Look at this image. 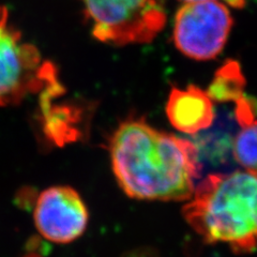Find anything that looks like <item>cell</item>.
<instances>
[{"mask_svg": "<svg viewBox=\"0 0 257 257\" xmlns=\"http://www.w3.org/2000/svg\"><path fill=\"white\" fill-rule=\"evenodd\" d=\"M94 38L112 45L154 41L166 25V0H78Z\"/></svg>", "mask_w": 257, "mask_h": 257, "instance_id": "cell-3", "label": "cell"}, {"mask_svg": "<svg viewBox=\"0 0 257 257\" xmlns=\"http://www.w3.org/2000/svg\"><path fill=\"white\" fill-rule=\"evenodd\" d=\"M34 219L42 237L55 243H70L84 234L88 210L74 189L57 186L38 196Z\"/></svg>", "mask_w": 257, "mask_h": 257, "instance_id": "cell-6", "label": "cell"}, {"mask_svg": "<svg viewBox=\"0 0 257 257\" xmlns=\"http://www.w3.org/2000/svg\"><path fill=\"white\" fill-rule=\"evenodd\" d=\"M245 85L246 80L240 63L228 59L216 70L207 93L214 102L236 103L244 95Z\"/></svg>", "mask_w": 257, "mask_h": 257, "instance_id": "cell-8", "label": "cell"}, {"mask_svg": "<svg viewBox=\"0 0 257 257\" xmlns=\"http://www.w3.org/2000/svg\"><path fill=\"white\" fill-rule=\"evenodd\" d=\"M166 116L178 131L195 134L213 123V101L207 91L195 85H189L186 89L173 87L166 103Z\"/></svg>", "mask_w": 257, "mask_h": 257, "instance_id": "cell-7", "label": "cell"}, {"mask_svg": "<svg viewBox=\"0 0 257 257\" xmlns=\"http://www.w3.org/2000/svg\"><path fill=\"white\" fill-rule=\"evenodd\" d=\"M232 154L245 171L257 174V121L242 126L232 144Z\"/></svg>", "mask_w": 257, "mask_h": 257, "instance_id": "cell-9", "label": "cell"}, {"mask_svg": "<svg viewBox=\"0 0 257 257\" xmlns=\"http://www.w3.org/2000/svg\"><path fill=\"white\" fill-rule=\"evenodd\" d=\"M183 2L192 3V2H205V0H183ZM225 3L228 4L230 7L235 9H242L245 7V0H224Z\"/></svg>", "mask_w": 257, "mask_h": 257, "instance_id": "cell-11", "label": "cell"}, {"mask_svg": "<svg viewBox=\"0 0 257 257\" xmlns=\"http://www.w3.org/2000/svg\"><path fill=\"white\" fill-rule=\"evenodd\" d=\"M57 76L50 62H43L37 48L24 42L0 6V106L20 103L28 93L41 91Z\"/></svg>", "mask_w": 257, "mask_h": 257, "instance_id": "cell-4", "label": "cell"}, {"mask_svg": "<svg viewBox=\"0 0 257 257\" xmlns=\"http://www.w3.org/2000/svg\"><path fill=\"white\" fill-rule=\"evenodd\" d=\"M235 116L241 127L257 121V100L244 94L236 102Z\"/></svg>", "mask_w": 257, "mask_h": 257, "instance_id": "cell-10", "label": "cell"}, {"mask_svg": "<svg viewBox=\"0 0 257 257\" xmlns=\"http://www.w3.org/2000/svg\"><path fill=\"white\" fill-rule=\"evenodd\" d=\"M109 154L120 189L135 199L189 200L202 173L195 144L159 131L144 118H128L118 125Z\"/></svg>", "mask_w": 257, "mask_h": 257, "instance_id": "cell-1", "label": "cell"}, {"mask_svg": "<svg viewBox=\"0 0 257 257\" xmlns=\"http://www.w3.org/2000/svg\"><path fill=\"white\" fill-rule=\"evenodd\" d=\"M189 226L206 243H224L236 254L257 248V174H210L182 208Z\"/></svg>", "mask_w": 257, "mask_h": 257, "instance_id": "cell-2", "label": "cell"}, {"mask_svg": "<svg viewBox=\"0 0 257 257\" xmlns=\"http://www.w3.org/2000/svg\"><path fill=\"white\" fill-rule=\"evenodd\" d=\"M232 24L230 12L222 3L216 0L187 3L175 16L174 43L191 59L211 60L226 45Z\"/></svg>", "mask_w": 257, "mask_h": 257, "instance_id": "cell-5", "label": "cell"}]
</instances>
